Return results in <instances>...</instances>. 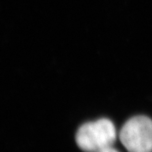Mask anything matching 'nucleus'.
<instances>
[{"mask_svg": "<svg viewBox=\"0 0 152 152\" xmlns=\"http://www.w3.org/2000/svg\"><path fill=\"white\" fill-rule=\"evenodd\" d=\"M115 125L107 118L82 124L75 134L78 148L85 152H99L113 147L116 140Z\"/></svg>", "mask_w": 152, "mask_h": 152, "instance_id": "nucleus-1", "label": "nucleus"}, {"mask_svg": "<svg viewBox=\"0 0 152 152\" xmlns=\"http://www.w3.org/2000/svg\"><path fill=\"white\" fill-rule=\"evenodd\" d=\"M119 137L129 152H152V120L146 116H133L124 124Z\"/></svg>", "mask_w": 152, "mask_h": 152, "instance_id": "nucleus-2", "label": "nucleus"}, {"mask_svg": "<svg viewBox=\"0 0 152 152\" xmlns=\"http://www.w3.org/2000/svg\"><path fill=\"white\" fill-rule=\"evenodd\" d=\"M99 152H119L118 151L113 148V147H110V148H105L103 150L100 151Z\"/></svg>", "mask_w": 152, "mask_h": 152, "instance_id": "nucleus-3", "label": "nucleus"}]
</instances>
